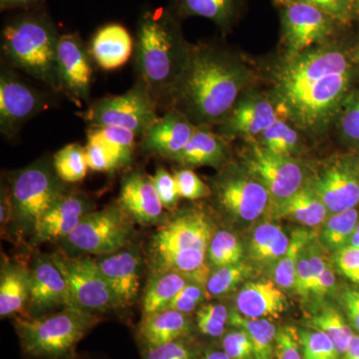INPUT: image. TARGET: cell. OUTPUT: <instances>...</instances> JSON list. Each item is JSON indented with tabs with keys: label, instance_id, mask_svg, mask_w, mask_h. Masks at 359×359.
<instances>
[{
	"label": "cell",
	"instance_id": "6da1fadb",
	"mask_svg": "<svg viewBox=\"0 0 359 359\" xmlns=\"http://www.w3.org/2000/svg\"><path fill=\"white\" fill-rule=\"evenodd\" d=\"M353 52L332 42L285 57L276 68L271 97L283 118L301 133L320 136L332 128L356 86Z\"/></svg>",
	"mask_w": 359,
	"mask_h": 359
},
{
	"label": "cell",
	"instance_id": "7a4b0ae2",
	"mask_svg": "<svg viewBox=\"0 0 359 359\" xmlns=\"http://www.w3.org/2000/svg\"><path fill=\"white\" fill-rule=\"evenodd\" d=\"M252 81V71L236 54L191 44L169 110L184 113L196 126H218Z\"/></svg>",
	"mask_w": 359,
	"mask_h": 359
},
{
	"label": "cell",
	"instance_id": "3957f363",
	"mask_svg": "<svg viewBox=\"0 0 359 359\" xmlns=\"http://www.w3.org/2000/svg\"><path fill=\"white\" fill-rule=\"evenodd\" d=\"M190 47L172 9L149 7L141 13L135 41L137 80L144 84L157 105L166 110Z\"/></svg>",
	"mask_w": 359,
	"mask_h": 359
},
{
	"label": "cell",
	"instance_id": "277c9868",
	"mask_svg": "<svg viewBox=\"0 0 359 359\" xmlns=\"http://www.w3.org/2000/svg\"><path fill=\"white\" fill-rule=\"evenodd\" d=\"M214 235L211 219L203 210L177 212L157 229L149 243L151 275L178 273L205 287L211 275L208 249Z\"/></svg>",
	"mask_w": 359,
	"mask_h": 359
},
{
	"label": "cell",
	"instance_id": "5b68a950",
	"mask_svg": "<svg viewBox=\"0 0 359 359\" xmlns=\"http://www.w3.org/2000/svg\"><path fill=\"white\" fill-rule=\"evenodd\" d=\"M57 27L47 14H20L4 25L1 52L7 65L22 70L55 93L59 91L57 74Z\"/></svg>",
	"mask_w": 359,
	"mask_h": 359
},
{
	"label": "cell",
	"instance_id": "8992f818",
	"mask_svg": "<svg viewBox=\"0 0 359 359\" xmlns=\"http://www.w3.org/2000/svg\"><path fill=\"white\" fill-rule=\"evenodd\" d=\"M95 313L78 308L39 318L20 316L14 321L21 349L35 359H73L78 344L97 323Z\"/></svg>",
	"mask_w": 359,
	"mask_h": 359
},
{
	"label": "cell",
	"instance_id": "52a82bcc",
	"mask_svg": "<svg viewBox=\"0 0 359 359\" xmlns=\"http://www.w3.org/2000/svg\"><path fill=\"white\" fill-rule=\"evenodd\" d=\"M13 219L22 231H32L40 219L68 191L53 162L39 159L11 175Z\"/></svg>",
	"mask_w": 359,
	"mask_h": 359
},
{
	"label": "cell",
	"instance_id": "ba28073f",
	"mask_svg": "<svg viewBox=\"0 0 359 359\" xmlns=\"http://www.w3.org/2000/svg\"><path fill=\"white\" fill-rule=\"evenodd\" d=\"M212 183L219 209L240 223H254L273 208L268 189L244 165L224 168Z\"/></svg>",
	"mask_w": 359,
	"mask_h": 359
},
{
	"label": "cell",
	"instance_id": "9c48e42d",
	"mask_svg": "<svg viewBox=\"0 0 359 359\" xmlns=\"http://www.w3.org/2000/svg\"><path fill=\"white\" fill-rule=\"evenodd\" d=\"M157 107L148 90L137 80L133 87L121 95L92 101L81 117L88 127H121L142 138L159 118Z\"/></svg>",
	"mask_w": 359,
	"mask_h": 359
},
{
	"label": "cell",
	"instance_id": "30bf717a",
	"mask_svg": "<svg viewBox=\"0 0 359 359\" xmlns=\"http://www.w3.org/2000/svg\"><path fill=\"white\" fill-rule=\"evenodd\" d=\"M132 233L131 217L117 202L89 212L63 241L75 252L100 257L127 247Z\"/></svg>",
	"mask_w": 359,
	"mask_h": 359
},
{
	"label": "cell",
	"instance_id": "8fae6325",
	"mask_svg": "<svg viewBox=\"0 0 359 359\" xmlns=\"http://www.w3.org/2000/svg\"><path fill=\"white\" fill-rule=\"evenodd\" d=\"M50 257L65 276L77 308L95 314L120 309L96 259L69 256L61 250Z\"/></svg>",
	"mask_w": 359,
	"mask_h": 359
},
{
	"label": "cell",
	"instance_id": "7c38bea8",
	"mask_svg": "<svg viewBox=\"0 0 359 359\" xmlns=\"http://www.w3.org/2000/svg\"><path fill=\"white\" fill-rule=\"evenodd\" d=\"M244 167L262 182L273 199V207L280 204L308 183L304 163L297 158L269 152L257 143H249Z\"/></svg>",
	"mask_w": 359,
	"mask_h": 359
},
{
	"label": "cell",
	"instance_id": "4fadbf2b",
	"mask_svg": "<svg viewBox=\"0 0 359 359\" xmlns=\"http://www.w3.org/2000/svg\"><path fill=\"white\" fill-rule=\"evenodd\" d=\"M48 95L25 81L13 68L0 74V131L4 137L18 136L26 122L47 109Z\"/></svg>",
	"mask_w": 359,
	"mask_h": 359
},
{
	"label": "cell",
	"instance_id": "5bb4252c",
	"mask_svg": "<svg viewBox=\"0 0 359 359\" xmlns=\"http://www.w3.org/2000/svg\"><path fill=\"white\" fill-rule=\"evenodd\" d=\"M282 11V39L285 57L299 55L328 41L337 21L311 4L287 0Z\"/></svg>",
	"mask_w": 359,
	"mask_h": 359
},
{
	"label": "cell",
	"instance_id": "9a60e30c",
	"mask_svg": "<svg viewBox=\"0 0 359 359\" xmlns=\"http://www.w3.org/2000/svg\"><path fill=\"white\" fill-rule=\"evenodd\" d=\"M93 62L89 49L79 34L60 35L57 50L59 91L78 107H88L91 103Z\"/></svg>",
	"mask_w": 359,
	"mask_h": 359
},
{
	"label": "cell",
	"instance_id": "2e32d148",
	"mask_svg": "<svg viewBox=\"0 0 359 359\" xmlns=\"http://www.w3.org/2000/svg\"><path fill=\"white\" fill-rule=\"evenodd\" d=\"M309 184L327 207L330 215L359 205V167L356 156L337 158L321 168Z\"/></svg>",
	"mask_w": 359,
	"mask_h": 359
},
{
	"label": "cell",
	"instance_id": "e0dca14e",
	"mask_svg": "<svg viewBox=\"0 0 359 359\" xmlns=\"http://www.w3.org/2000/svg\"><path fill=\"white\" fill-rule=\"evenodd\" d=\"M278 105L271 95L249 90L243 92L237 102L219 126V134L228 139H245L255 143L280 118Z\"/></svg>",
	"mask_w": 359,
	"mask_h": 359
},
{
	"label": "cell",
	"instance_id": "ac0fdd59",
	"mask_svg": "<svg viewBox=\"0 0 359 359\" xmlns=\"http://www.w3.org/2000/svg\"><path fill=\"white\" fill-rule=\"evenodd\" d=\"M65 308H77L65 276L51 257H37L30 269L27 316L39 318Z\"/></svg>",
	"mask_w": 359,
	"mask_h": 359
},
{
	"label": "cell",
	"instance_id": "d6986e66",
	"mask_svg": "<svg viewBox=\"0 0 359 359\" xmlns=\"http://www.w3.org/2000/svg\"><path fill=\"white\" fill-rule=\"evenodd\" d=\"M96 262L109 283L119 308L133 306L138 301L143 266L139 250L127 245L113 254L97 257Z\"/></svg>",
	"mask_w": 359,
	"mask_h": 359
},
{
	"label": "cell",
	"instance_id": "ffe728a7",
	"mask_svg": "<svg viewBox=\"0 0 359 359\" xmlns=\"http://www.w3.org/2000/svg\"><path fill=\"white\" fill-rule=\"evenodd\" d=\"M195 124L179 110H167L142 137V148L148 155L173 161L192 138Z\"/></svg>",
	"mask_w": 359,
	"mask_h": 359
},
{
	"label": "cell",
	"instance_id": "44dd1931",
	"mask_svg": "<svg viewBox=\"0 0 359 359\" xmlns=\"http://www.w3.org/2000/svg\"><path fill=\"white\" fill-rule=\"evenodd\" d=\"M118 203L137 223L148 226L165 222V208L152 176L144 172L132 171L122 179Z\"/></svg>",
	"mask_w": 359,
	"mask_h": 359
},
{
	"label": "cell",
	"instance_id": "7402d4cb",
	"mask_svg": "<svg viewBox=\"0 0 359 359\" xmlns=\"http://www.w3.org/2000/svg\"><path fill=\"white\" fill-rule=\"evenodd\" d=\"M91 212L93 205L84 194L69 191L40 219L33 233L35 242L65 240Z\"/></svg>",
	"mask_w": 359,
	"mask_h": 359
},
{
	"label": "cell",
	"instance_id": "603a6c76",
	"mask_svg": "<svg viewBox=\"0 0 359 359\" xmlns=\"http://www.w3.org/2000/svg\"><path fill=\"white\" fill-rule=\"evenodd\" d=\"M230 158V139L212 131L211 127L197 126L190 142L173 161L186 168L210 166L222 169Z\"/></svg>",
	"mask_w": 359,
	"mask_h": 359
},
{
	"label": "cell",
	"instance_id": "cb8c5ba5",
	"mask_svg": "<svg viewBox=\"0 0 359 359\" xmlns=\"http://www.w3.org/2000/svg\"><path fill=\"white\" fill-rule=\"evenodd\" d=\"M88 49L101 69L116 70L128 62L135 50V42L124 26L110 23L97 30Z\"/></svg>",
	"mask_w": 359,
	"mask_h": 359
},
{
	"label": "cell",
	"instance_id": "d4e9b609",
	"mask_svg": "<svg viewBox=\"0 0 359 359\" xmlns=\"http://www.w3.org/2000/svg\"><path fill=\"white\" fill-rule=\"evenodd\" d=\"M238 313L254 320L280 318L287 308V299L280 287L269 280L245 283L236 299Z\"/></svg>",
	"mask_w": 359,
	"mask_h": 359
},
{
	"label": "cell",
	"instance_id": "484cf974",
	"mask_svg": "<svg viewBox=\"0 0 359 359\" xmlns=\"http://www.w3.org/2000/svg\"><path fill=\"white\" fill-rule=\"evenodd\" d=\"M191 332V323L187 314L167 309L143 316L139 327V337L146 349L183 339Z\"/></svg>",
	"mask_w": 359,
	"mask_h": 359
},
{
	"label": "cell",
	"instance_id": "4316f807",
	"mask_svg": "<svg viewBox=\"0 0 359 359\" xmlns=\"http://www.w3.org/2000/svg\"><path fill=\"white\" fill-rule=\"evenodd\" d=\"M30 269L21 264H2L0 276V316L20 313L29 301Z\"/></svg>",
	"mask_w": 359,
	"mask_h": 359
},
{
	"label": "cell",
	"instance_id": "83f0119b",
	"mask_svg": "<svg viewBox=\"0 0 359 359\" xmlns=\"http://www.w3.org/2000/svg\"><path fill=\"white\" fill-rule=\"evenodd\" d=\"M273 209L278 216L309 228L320 226L330 216L327 207L318 194L314 192L309 181L301 190L289 199L275 205Z\"/></svg>",
	"mask_w": 359,
	"mask_h": 359
},
{
	"label": "cell",
	"instance_id": "f1b7e54d",
	"mask_svg": "<svg viewBox=\"0 0 359 359\" xmlns=\"http://www.w3.org/2000/svg\"><path fill=\"white\" fill-rule=\"evenodd\" d=\"M243 0H175L173 13L178 18H207L228 32L237 21Z\"/></svg>",
	"mask_w": 359,
	"mask_h": 359
},
{
	"label": "cell",
	"instance_id": "f546056e",
	"mask_svg": "<svg viewBox=\"0 0 359 359\" xmlns=\"http://www.w3.org/2000/svg\"><path fill=\"white\" fill-rule=\"evenodd\" d=\"M290 245V238L278 224L266 223L255 229L249 244L250 259L256 263H278Z\"/></svg>",
	"mask_w": 359,
	"mask_h": 359
},
{
	"label": "cell",
	"instance_id": "4dcf8cb0",
	"mask_svg": "<svg viewBox=\"0 0 359 359\" xmlns=\"http://www.w3.org/2000/svg\"><path fill=\"white\" fill-rule=\"evenodd\" d=\"M191 282L178 273L151 275L142 299L143 316L166 309L170 302Z\"/></svg>",
	"mask_w": 359,
	"mask_h": 359
},
{
	"label": "cell",
	"instance_id": "1f68e13d",
	"mask_svg": "<svg viewBox=\"0 0 359 359\" xmlns=\"http://www.w3.org/2000/svg\"><path fill=\"white\" fill-rule=\"evenodd\" d=\"M255 143L276 155L297 158L304 149L302 133L294 125L280 117L271 127L262 133Z\"/></svg>",
	"mask_w": 359,
	"mask_h": 359
},
{
	"label": "cell",
	"instance_id": "d6a6232c",
	"mask_svg": "<svg viewBox=\"0 0 359 359\" xmlns=\"http://www.w3.org/2000/svg\"><path fill=\"white\" fill-rule=\"evenodd\" d=\"M230 323L249 334L254 346L255 358L273 359L278 328L271 320L245 318L233 311L230 313Z\"/></svg>",
	"mask_w": 359,
	"mask_h": 359
},
{
	"label": "cell",
	"instance_id": "836d02e7",
	"mask_svg": "<svg viewBox=\"0 0 359 359\" xmlns=\"http://www.w3.org/2000/svg\"><path fill=\"white\" fill-rule=\"evenodd\" d=\"M309 327L320 330L330 337L340 355H344L353 339L354 330L346 316L337 309H323L309 321Z\"/></svg>",
	"mask_w": 359,
	"mask_h": 359
},
{
	"label": "cell",
	"instance_id": "e575fe53",
	"mask_svg": "<svg viewBox=\"0 0 359 359\" xmlns=\"http://www.w3.org/2000/svg\"><path fill=\"white\" fill-rule=\"evenodd\" d=\"M313 238V233L306 229L299 228L292 231L289 249L273 269V278L278 287L285 290L294 289L297 263L302 250Z\"/></svg>",
	"mask_w": 359,
	"mask_h": 359
},
{
	"label": "cell",
	"instance_id": "d590c367",
	"mask_svg": "<svg viewBox=\"0 0 359 359\" xmlns=\"http://www.w3.org/2000/svg\"><path fill=\"white\" fill-rule=\"evenodd\" d=\"M358 223V208L330 215L321 226L320 233L321 244L334 252L346 247Z\"/></svg>",
	"mask_w": 359,
	"mask_h": 359
},
{
	"label": "cell",
	"instance_id": "8d00e7d4",
	"mask_svg": "<svg viewBox=\"0 0 359 359\" xmlns=\"http://www.w3.org/2000/svg\"><path fill=\"white\" fill-rule=\"evenodd\" d=\"M52 162L59 178L66 184L82 181L89 169L86 150L77 143L68 144L58 150Z\"/></svg>",
	"mask_w": 359,
	"mask_h": 359
},
{
	"label": "cell",
	"instance_id": "74e56055",
	"mask_svg": "<svg viewBox=\"0 0 359 359\" xmlns=\"http://www.w3.org/2000/svg\"><path fill=\"white\" fill-rule=\"evenodd\" d=\"M334 127L340 143L359 152V86L354 87L347 96Z\"/></svg>",
	"mask_w": 359,
	"mask_h": 359
},
{
	"label": "cell",
	"instance_id": "f35d334b",
	"mask_svg": "<svg viewBox=\"0 0 359 359\" xmlns=\"http://www.w3.org/2000/svg\"><path fill=\"white\" fill-rule=\"evenodd\" d=\"M89 129L100 137L106 147L114 156L120 169L132 164L137 137L133 132L115 126L89 127Z\"/></svg>",
	"mask_w": 359,
	"mask_h": 359
},
{
	"label": "cell",
	"instance_id": "ab89813d",
	"mask_svg": "<svg viewBox=\"0 0 359 359\" xmlns=\"http://www.w3.org/2000/svg\"><path fill=\"white\" fill-rule=\"evenodd\" d=\"M243 257L244 250L237 236L226 230L215 233L208 249V259L212 266L218 269L238 264Z\"/></svg>",
	"mask_w": 359,
	"mask_h": 359
},
{
	"label": "cell",
	"instance_id": "60d3db41",
	"mask_svg": "<svg viewBox=\"0 0 359 359\" xmlns=\"http://www.w3.org/2000/svg\"><path fill=\"white\" fill-rule=\"evenodd\" d=\"M252 268L244 263L222 266L211 273L208 280L205 289L210 297H222L236 289L245 278L252 273Z\"/></svg>",
	"mask_w": 359,
	"mask_h": 359
},
{
	"label": "cell",
	"instance_id": "b9f144b4",
	"mask_svg": "<svg viewBox=\"0 0 359 359\" xmlns=\"http://www.w3.org/2000/svg\"><path fill=\"white\" fill-rule=\"evenodd\" d=\"M299 334L304 359H339L334 341L325 332L309 327Z\"/></svg>",
	"mask_w": 359,
	"mask_h": 359
},
{
	"label": "cell",
	"instance_id": "7bdbcfd3",
	"mask_svg": "<svg viewBox=\"0 0 359 359\" xmlns=\"http://www.w3.org/2000/svg\"><path fill=\"white\" fill-rule=\"evenodd\" d=\"M230 313L223 304H202L196 313L198 330L207 337H222L226 332V325L230 323Z\"/></svg>",
	"mask_w": 359,
	"mask_h": 359
},
{
	"label": "cell",
	"instance_id": "ee69618b",
	"mask_svg": "<svg viewBox=\"0 0 359 359\" xmlns=\"http://www.w3.org/2000/svg\"><path fill=\"white\" fill-rule=\"evenodd\" d=\"M86 150L87 163L89 169L95 172H114L120 169L114 156L108 150L100 137L87 130Z\"/></svg>",
	"mask_w": 359,
	"mask_h": 359
},
{
	"label": "cell",
	"instance_id": "f6af8a7d",
	"mask_svg": "<svg viewBox=\"0 0 359 359\" xmlns=\"http://www.w3.org/2000/svg\"><path fill=\"white\" fill-rule=\"evenodd\" d=\"M180 197L196 201L211 197L212 189L199 178L193 170H179L174 174Z\"/></svg>",
	"mask_w": 359,
	"mask_h": 359
},
{
	"label": "cell",
	"instance_id": "bcb514c9",
	"mask_svg": "<svg viewBox=\"0 0 359 359\" xmlns=\"http://www.w3.org/2000/svg\"><path fill=\"white\" fill-rule=\"evenodd\" d=\"M205 285L197 283H189L173 301L170 302L167 309H175L180 313L189 314L202 306L203 302L209 297Z\"/></svg>",
	"mask_w": 359,
	"mask_h": 359
},
{
	"label": "cell",
	"instance_id": "7dc6e473",
	"mask_svg": "<svg viewBox=\"0 0 359 359\" xmlns=\"http://www.w3.org/2000/svg\"><path fill=\"white\" fill-rule=\"evenodd\" d=\"M222 344L224 353L231 359H256L252 340L241 328L226 332Z\"/></svg>",
	"mask_w": 359,
	"mask_h": 359
},
{
	"label": "cell",
	"instance_id": "c3c4849f",
	"mask_svg": "<svg viewBox=\"0 0 359 359\" xmlns=\"http://www.w3.org/2000/svg\"><path fill=\"white\" fill-rule=\"evenodd\" d=\"M275 354L278 359H304L299 330L297 328L287 325L278 330Z\"/></svg>",
	"mask_w": 359,
	"mask_h": 359
},
{
	"label": "cell",
	"instance_id": "681fc988",
	"mask_svg": "<svg viewBox=\"0 0 359 359\" xmlns=\"http://www.w3.org/2000/svg\"><path fill=\"white\" fill-rule=\"evenodd\" d=\"M153 183L165 209L174 210L178 205L180 195L174 175L170 174L163 167L156 170L152 176Z\"/></svg>",
	"mask_w": 359,
	"mask_h": 359
},
{
	"label": "cell",
	"instance_id": "f907efd6",
	"mask_svg": "<svg viewBox=\"0 0 359 359\" xmlns=\"http://www.w3.org/2000/svg\"><path fill=\"white\" fill-rule=\"evenodd\" d=\"M287 0H283V2ZM292 1L311 4L327 14L337 22H346L351 20L354 9L356 8L355 0H292Z\"/></svg>",
	"mask_w": 359,
	"mask_h": 359
},
{
	"label": "cell",
	"instance_id": "816d5d0a",
	"mask_svg": "<svg viewBox=\"0 0 359 359\" xmlns=\"http://www.w3.org/2000/svg\"><path fill=\"white\" fill-rule=\"evenodd\" d=\"M197 353L183 339L146 349L144 359H198Z\"/></svg>",
	"mask_w": 359,
	"mask_h": 359
},
{
	"label": "cell",
	"instance_id": "f5cc1de1",
	"mask_svg": "<svg viewBox=\"0 0 359 359\" xmlns=\"http://www.w3.org/2000/svg\"><path fill=\"white\" fill-rule=\"evenodd\" d=\"M334 263L340 273L351 283L359 285V249L346 247L337 250L334 254Z\"/></svg>",
	"mask_w": 359,
	"mask_h": 359
},
{
	"label": "cell",
	"instance_id": "db71d44e",
	"mask_svg": "<svg viewBox=\"0 0 359 359\" xmlns=\"http://www.w3.org/2000/svg\"><path fill=\"white\" fill-rule=\"evenodd\" d=\"M308 245L302 250L301 257H299V263H297V273H295L294 289L302 297H308L311 294V287H313V278H311L308 249H306Z\"/></svg>",
	"mask_w": 359,
	"mask_h": 359
},
{
	"label": "cell",
	"instance_id": "11a10c76",
	"mask_svg": "<svg viewBox=\"0 0 359 359\" xmlns=\"http://www.w3.org/2000/svg\"><path fill=\"white\" fill-rule=\"evenodd\" d=\"M340 304L347 321L359 335V289H346L340 294Z\"/></svg>",
	"mask_w": 359,
	"mask_h": 359
},
{
	"label": "cell",
	"instance_id": "9f6ffc18",
	"mask_svg": "<svg viewBox=\"0 0 359 359\" xmlns=\"http://www.w3.org/2000/svg\"><path fill=\"white\" fill-rule=\"evenodd\" d=\"M335 283H337V278H335L334 271L327 263V266L323 269V273H321L316 283L313 294L316 295L327 294L334 289Z\"/></svg>",
	"mask_w": 359,
	"mask_h": 359
},
{
	"label": "cell",
	"instance_id": "6f0895ef",
	"mask_svg": "<svg viewBox=\"0 0 359 359\" xmlns=\"http://www.w3.org/2000/svg\"><path fill=\"white\" fill-rule=\"evenodd\" d=\"M40 0H0L1 11H13V9L28 8L35 6Z\"/></svg>",
	"mask_w": 359,
	"mask_h": 359
},
{
	"label": "cell",
	"instance_id": "680465c9",
	"mask_svg": "<svg viewBox=\"0 0 359 359\" xmlns=\"http://www.w3.org/2000/svg\"><path fill=\"white\" fill-rule=\"evenodd\" d=\"M344 359H359V335H354L351 340V346L347 349L346 353L344 354Z\"/></svg>",
	"mask_w": 359,
	"mask_h": 359
},
{
	"label": "cell",
	"instance_id": "91938a15",
	"mask_svg": "<svg viewBox=\"0 0 359 359\" xmlns=\"http://www.w3.org/2000/svg\"><path fill=\"white\" fill-rule=\"evenodd\" d=\"M198 359H231L223 351H209Z\"/></svg>",
	"mask_w": 359,
	"mask_h": 359
},
{
	"label": "cell",
	"instance_id": "94428289",
	"mask_svg": "<svg viewBox=\"0 0 359 359\" xmlns=\"http://www.w3.org/2000/svg\"><path fill=\"white\" fill-rule=\"evenodd\" d=\"M347 245H351V247L358 248V249H359V223L358 226H355V229H354L353 235H351V238H349Z\"/></svg>",
	"mask_w": 359,
	"mask_h": 359
},
{
	"label": "cell",
	"instance_id": "6125c7cd",
	"mask_svg": "<svg viewBox=\"0 0 359 359\" xmlns=\"http://www.w3.org/2000/svg\"><path fill=\"white\" fill-rule=\"evenodd\" d=\"M353 59L355 61L356 65L359 66V47L356 48L355 51H353Z\"/></svg>",
	"mask_w": 359,
	"mask_h": 359
},
{
	"label": "cell",
	"instance_id": "be15d7a7",
	"mask_svg": "<svg viewBox=\"0 0 359 359\" xmlns=\"http://www.w3.org/2000/svg\"><path fill=\"white\" fill-rule=\"evenodd\" d=\"M356 7L359 8V0H355Z\"/></svg>",
	"mask_w": 359,
	"mask_h": 359
},
{
	"label": "cell",
	"instance_id": "e7e4bbea",
	"mask_svg": "<svg viewBox=\"0 0 359 359\" xmlns=\"http://www.w3.org/2000/svg\"><path fill=\"white\" fill-rule=\"evenodd\" d=\"M283 0H276V4H283Z\"/></svg>",
	"mask_w": 359,
	"mask_h": 359
},
{
	"label": "cell",
	"instance_id": "03108f58",
	"mask_svg": "<svg viewBox=\"0 0 359 359\" xmlns=\"http://www.w3.org/2000/svg\"><path fill=\"white\" fill-rule=\"evenodd\" d=\"M359 153V152H358ZM356 158H358V167H359V155L358 156H356Z\"/></svg>",
	"mask_w": 359,
	"mask_h": 359
},
{
	"label": "cell",
	"instance_id": "003e7915",
	"mask_svg": "<svg viewBox=\"0 0 359 359\" xmlns=\"http://www.w3.org/2000/svg\"></svg>",
	"mask_w": 359,
	"mask_h": 359
}]
</instances>
